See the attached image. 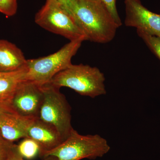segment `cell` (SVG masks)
<instances>
[{"mask_svg": "<svg viewBox=\"0 0 160 160\" xmlns=\"http://www.w3.org/2000/svg\"><path fill=\"white\" fill-rule=\"evenodd\" d=\"M44 99L38 118L54 127L64 141L73 128L71 124V108L60 88L49 83L42 86Z\"/></svg>", "mask_w": 160, "mask_h": 160, "instance_id": "5b68a950", "label": "cell"}, {"mask_svg": "<svg viewBox=\"0 0 160 160\" xmlns=\"http://www.w3.org/2000/svg\"><path fill=\"white\" fill-rule=\"evenodd\" d=\"M32 118L14 112H1L0 132L4 138L12 142L27 138V128Z\"/></svg>", "mask_w": 160, "mask_h": 160, "instance_id": "30bf717a", "label": "cell"}, {"mask_svg": "<svg viewBox=\"0 0 160 160\" xmlns=\"http://www.w3.org/2000/svg\"><path fill=\"white\" fill-rule=\"evenodd\" d=\"M22 52L15 44L0 39V72H11L27 67Z\"/></svg>", "mask_w": 160, "mask_h": 160, "instance_id": "8fae6325", "label": "cell"}, {"mask_svg": "<svg viewBox=\"0 0 160 160\" xmlns=\"http://www.w3.org/2000/svg\"><path fill=\"white\" fill-rule=\"evenodd\" d=\"M106 139L98 134L82 135L72 129L69 136L44 158L54 157L58 160L95 159L102 157L110 150Z\"/></svg>", "mask_w": 160, "mask_h": 160, "instance_id": "3957f363", "label": "cell"}, {"mask_svg": "<svg viewBox=\"0 0 160 160\" xmlns=\"http://www.w3.org/2000/svg\"><path fill=\"white\" fill-rule=\"evenodd\" d=\"M83 39L70 41L58 51L49 56L27 60L26 81L42 86L72 65L71 60L81 47Z\"/></svg>", "mask_w": 160, "mask_h": 160, "instance_id": "277c9868", "label": "cell"}, {"mask_svg": "<svg viewBox=\"0 0 160 160\" xmlns=\"http://www.w3.org/2000/svg\"><path fill=\"white\" fill-rule=\"evenodd\" d=\"M6 160H25L19 154L17 150V145H15L13 148L8 156ZM43 160H58L57 158L54 157L49 156L45 158Z\"/></svg>", "mask_w": 160, "mask_h": 160, "instance_id": "d6986e66", "label": "cell"}, {"mask_svg": "<svg viewBox=\"0 0 160 160\" xmlns=\"http://www.w3.org/2000/svg\"><path fill=\"white\" fill-rule=\"evenodd\" d=\"M17 150L23 158L31 159L39 155L40 147L34 140L26 138L17 145Z\"/></svg>", "mask_w": 160, "mask_h": 160, "instance_id": "4fadbf2b", "label": "cell"}, {"mask_svg": "<svg viewBox=\"0 0 160 160\" xmlns=\"http://www.w3.org/2000/svg\"><path fill=\"white\" fill-rule=\"evenodd\" d=\"M15 112L12 110L10 105L0 102V112Z\"/></svg>", "mask_w": 160, "mask_h": 160, "instance_id": "ffe728a7", "label": "cell"}, {"mask_svg": "<svg viewBox=\"0 0 160 160\" xmlns=\"http://www.w3.org/2000/svg\"><path fill=\"white\" fill-rule=\"evenodd\" d=\"M137 32L139 36L160 60V37L147 34L139 30H137Z\"/></svg>", "mask_w": 160, "mask_h": 160, "instance_id": "5bb4252c", "label": "cell"}, {"mask_svg": "<svg viewBox=\"0 0 160 160\" xmlns=\"http://www.w3.org/2000/svg\"><path fill=\"white\" fill-rule=\"evenodd\" d=\"M105 81V76L97 67L72 64L48 83L60 89L68 87L81 95L95 98L106 94Z\"/></svg>", "mask_w": 160, "mask_h": 160, "instance_id": "7a4b0ae2", "label": "cell"}, {"mask_svg": "<svg viewBox=\"0 0 160 160\" xmlns=\"http://www.w3.org/2000/svg\"><path fill=\"white\" fill-rule=\"evenodd\" d=\"M73 18L87 40L94 42H111L119 27L109 11L96 0H78Z\"/></svg>", "mask_w": 160, "mask_h": 160, "instance_id": "6da1fadb", "label": "cell"}, {"mask_svg": "<svg viewBox=\"0 0 160 160\" xmlns=\"http://www.w3.org/2000/svg\"><path fill=\"white\" fill-rule=\"evenodd\" d=\"M43 99L42 86L25 80L12 99V108L15 113L24 117L38 118Z\"/></svg>", "mask_w": 160, "mask_h": 160, "instance_id": "52a82bcc", "label": "cell"}, {"mask_svg": "<svg viewBox=\"0 0 160 160\" xmlns=\"http://www.w3.org/2000/svg\"><path fill=\"white\" fill-rule=\"evenodd\" d=\"M17 0H0V12L7 16H12L16 13Z\"/></svg>", "mask_w": 160, "mask_h": 160, "instance_id": "2e32d148", "label": "cell"}, {"mask_svg": "<svg viewBox=\"0 0 160 160\" xmlns=\"http://www.w3.org/2000/svg\"><path fill=\"white\" fill-rule=\"evenodd\" d=\"M102 4L109 11L115 22L118 25L122 26V23L120 19L116 7V0H96Z\"/></svg>", "mask_w": 160, "mask_h": 160, "instance_id": "9a60e30c", "label": "cell"}, {"mask_svg": "<svg viewBox=\"0 0 160 160\" xmlns=\"http://www.w3.org/2000/svg\"><path fill=\"white\" fill-rule=\"evenodd\" d=\"M125 5L126 26L160 37V14L147 9L140 0H125Z\"/></svg>", "mask_w": 160, "mask_h": 160, "instance_id": "ba28073f", "label": "cell"}, {"mask_svg": "<svg viewBox=\"0 0 160 160\" xmlns=\"http://www.w3.org/2000/svg\"><path fill=\"white\" fill-rule=\"evenodd\" d=\"M56 1L59 3L73 18V12L77 4L78 0H56Z\"/></svg>", "mask_w": 160, "mask_h": 160, "instance_id": "ac0fdd59", "label": "cell"}, {"mask_svg": "<svg viewBox=\"0 0 160 160\" xmlns=\"http://www.w3.org/2000/svg\"><path fill=\"white\" fill-rule=\"evenodd\" d=\"M27 138L32 139L38 144L39 155L42 158L46 153L56 148L64 141L53 126L39 118L30 120L27 128Z\"/></svg>", "mask_w": 160, "mask_h": 160, "instance_id": "9c48e42d", "label": "cell"}, {"mask_svg": "<svg viewBox=\"0 0 160 160\" xmlns=\"http://www.w3.org/2000/svg\"><path fill=\"white\" fill-rule=\"evenodd\" d=\"M15 144L4 138L0 132V160H6Z\"/></svg>", "mask_w": 160, "mask_h": 160, "instance_id": "e0dca14e", "label": "cell"}, {"mask_svg": "<svg viewBox=\"0 0 160 160\" xmlns=\"http://www.w3.org/2000/svg\"><path fill=\"white\" fill-rule=\"evenodd\" d=\"M27 70L26 67L11 72H0V102L11 106L14 93L25 80Z\"/></svg>", "mask_w": 160, "mask_h": 160, "instance_id": "7c38bea8", "label": "cell"}, {"mask_svg": "<svg viewBox=\"0 0 160 160\" xmlns=\"http://www.w3.org/2000/svg\"><path fill=\"white\" fill-rule=\"evenodd\" d=\"M35 22L42 28L70 41L88 40L71 15L56 0H46L36 14Z\"/></svg>", "mask_w": 160, "mask_h": 160, "instance_id": "8992f818", "label": "cell"}]
</instances>
